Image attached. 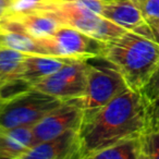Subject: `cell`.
Returning <instances> with one entry per match:
<instances>
[{
	"label": "cell",
	"mask_w": 159,
	"mask_h": 159,
	"mask_svg": "<svg viewBox=\"0 0 159 159\" xmlns=\"http://www.w3.org/2000/svg\"><path fill=\"white\" fill-rule=\"evenodd\" d=\"M150 125L148 102L141 92L126 89L102 107L84 111L79 135L82 159L113 144L139 136Z\"/></svg>",
	"instance_id": "obj_1"
},
{
	"label": "cell",
	"mask_w": 159,
	"mask_h": 159,
	"mask_svg": "<svg viewBox=\"0 0 159 159\" xmlns=\"http://www.w3.org/2000/svg\"><path fill=\"white\" fill-rule=\"evenodd\" d=\"M104 58L120 71L130 89L141 92L159 66V44L134 31L107 42Z\"/></svg>",
	"instance_id": "obj_2"
},
{
	"label": "cell",
	"mask_w": 159,
	"mask_h": 159,
	"mask_svg": "<svg viewBox=\"0 0 159 159\" xmlns=\"http://www.w3.org/2000/svg\"><path fill=\"white\" fill-rule=\"evenodd\" d=\"M34 12L51 16L60 24L74 27L102 42H111L128 32L108 19L87 9L80 0H40Z\"/></svg>",
	"instance_id": "obj_3"
},
{
	"label": "cell",
	"mask_w": 159,
	"mask_h": 159,
	"mask_svg": "<svg viewBox=\"0 0 159 159\" xmlns=\"http://www.w3.org/2000/svg\"><path fill=\"white\" fill-rule=\"evenodd\" d=\"M86 61V91L83 97L72 99L84 111L100 108L129 89L125 80L117 66L106 58H89Z\"/></svg>",
	"instance_id": "obj_4"
},
{
	"label": "cell",
	"mask_w": 159,
	"mask_h": 159,
	"mask_svg": "<svg viewBox=\"0 0 159 159\" xmlns=\"http://www.w3.org/2000/svg\"><path fill=\"white\" fill-rule=\"evenodd\" d=\"M61 102L36 89H32L0 107V132L25 125H35Z\"/></svg>",
	"instance_id": "obj_5"
},
{
	"label": "cell",
	"mask_w": 159,
	"mask_h": 159,
	"mask_svg": "<svg viewBox=\"0 0 159 159\" xmlns=\"http://www.w3.org/2000/svg\"><path fill=\"white\" fill-rule=\"evenodd\" d=\"M37 42L45 55L75 59L102 57L107 44L74 27L62 24L53 35L38 38Z\"/></svg>",
	"instance_id": "obj_6"
},
{
	"label": "cell",
	"mask_w": 159,
	"mask_h": 159,
	"mask_svg": "<svg viewBox=\"0 0 159 159\" xmlns=\"http://www.w3.org/2000/svg\"><path fill=\"white\" fill-rule=\"evenodd\" d=\"M86 84V59H73L36 84L34 89L49 94L61 102H68L83 97Z\"/></svg>",
	"instance_id": "obj_7"
},
{
	"label": "cell",
	"mask_w": 159,
	"mask_h": 159,
	"mask_svg": "<svg viewBox=\"0 0 159 159\" xmlns=\"http://www.w3.org/2000/svg\"><path fill=\"white\" fill-rule=\"evenodd\" d=\"M84 117L83 110L74 100L63 102L49 111L33 125L35 144L53 139L70 130H79Z\"/></svg>",
	"instance_id": "obj_8"
},
{
	"label": "cell",
	"mask_w": 159,
	"mask_h": 159,
	"mask_svg": "<svg viewBox=\"0 0 159 159\" xmlns=\"http://www.w3.org/2000/svg\"><path fill=\"white\" fill-rule=\"evenodd\" d=\"M22 159H82L79 130H70L53 139L37 143Z\"/></svg>",
	"instance_id": "obj_9"
},
{
	"label": "cell",
	"mask_w": 159,
	"mask_h": 159,
	"mask_svg": "<svg viewBox=\"0 0 159 159\" xmlns=\"http://www.w3.org/2000/svg\"><path fill=\"white\" fill-rule=\"evenodd\" d=\"M102 16L126 31H135L147 23L139 6L131 0H105Z\"/></svg>",
	"instance_id": "obj_10"
},
{
	"label": "cell",
	"mask_w": 159,
	"mask_h": 159,
	"mask_svg": "<svg viewBox=\"0 0 159 159\" xmlns=\"http://www.w3.org/2000/svg\"><path fill=\"white\" fill-rule=\"evenodd\" d=\"M35 145L33 125L18 126L0 132V159H22Z\"/></svg>",
	"instance_id": "obj_11"
},
{
	"label": "cell",
	"mask_w": 159,
	"mask_h": 159,
	"mask_svg": "<svg viewBox=\"0 0 159 159\" xmlns=\"http://www.w3.org/2000/svg\"><path fill=\"white\" fill-rule=\"evenodd\" d=\"M75 58L56 57L49 55H38V53H27L24 60L23 77L30 82L33 87L43 80L48 77L56 71L70 62Z\"/></svg>",
	"instance_id": "obj_12"
},
{
	"label": "cell",
	"mask_w": 159,
	"mask_h": 159,
	"mask_svg": "<svg viewBox=\"0 0 159 159\" xmlns=\"http://www.w3.org/2000/svg\"><path fill=\"white\" fill-rule=\"evenodd\" d=\"M91 159H141L139 136L118 142L94 154Z\"/></svg>",
	"instance_id": "obj_13"
},
{
	"label": "cell",
	"mask_w": 159,
	"mask_h": 159,
	"mask_svg": "<svg viewBox=\"0 0 159 159\" xmlns=\"http://www.w3.org/2000/svg\"><path fill=\"white\" fill-rule=\"evenodd\" d=\"M26 52L0 46V82L16 77H23Z\"/></svg>",
	"instance_id": "obj_14"
},
{
	"label": "cell",
	"mask_w": 159,
	"mask_h": 159,
	"mask_svg": "<svg viewBox=\"0 0 159 159\" xmlns=\"http://www.w3.org/2000/svg\"><path fill=\"white\" fill-rule=\"evenodd\" d=\"M0 46L16 49L26 53L45 55L37 39L20 32L0 27Z\"/></svg>",
	"instance_id": "obj_15"
},
{
	"label": "cell",
	"mask_w": 159,
	"mask_h": 159,
	"mask_svg": "<svg viewBox=\"0 0 159 159\" xmlns=\"http://www.w3.org/2000/svg\"><path fill=\"white\" fill-rule=\"evenodd\" d=\"M141 159H159V126L150 124L141 135Z\"/></svg>",
	"instance_id": "obj_16"
},
{
	"label": "cell",
	"mask_w": 159,
	"mask_h": 159,
	"mask_svg": "<svg viewBox=\"0 0 159 159\" xmlns=\"http://www.w3.org/2000/svg\"><path fill=\"white\" fill-rule=\"evenodd\" d=\"M33 89V85L24 77H16L0 82V98L3 102Z\"/></svg>",
	"instance_id": "obj_17"
},
{
	"label": "cell",
	"mask_w": 159,
	"mask_h": 159,
	"mask_svg": "<svg viewBox=\"0 0 159 159\" xmlns=\"http://www.w3.org/2000/svg\"><path fill=\"white\" fill-rule=\"evenodd\" d=\"M141 93L147 100V102H150L152 100L159 97V66L147 82V84L142 89Z\"/></svg>",
	"instance_id": "obj_18"
},
{
	"label": "cell",
	"mask_w": 159,
	"mask_h": 159,
	"mask_svg": "<svg viewBox=\"0 0 159 159\" xmlns=\"http://www.w3.org/2000/svg\"><path fill=\"white\" fill-rule=\"evenodd\" d=\"M143 14L147 20L159 19V0H144L139 5Z\"/></svg>",
	"instance_id": "obj_19"
},
{
	"label": "cell",
	"mask_w": 159,
	"mask_h": 159,
	"mask_svg": "<svg viewBox=\"0 0 159 159\" xmlns=\"http://www.w3.org/2000/svg\"><path fill=\"white\" fill-rule=\"evenodd\" d=\"M148 111H149L150 124L159 126V97L148 102Z\"/></svg>",
	"instance_id": "obj_20"
},
{
	"label": "cell",
	"mask_w": 159,
	"mask_h": 159,
	"mask_svg": "<svg viewBox=\"0 0 159 159\" xmlns=\"http://www.w3.org/2000/svg\"><path fill=\"white\" fill-rule=\"evenodd\" d=\"M134 32H137V33H139V34L148 36V37L152 38V40H155L157 44H159V30L150 26L148 23H146L145 25H143V26L139 27V29L135 30Z\"/></svg>",
	"instance_id": "obj_21"
},
{
	"label": "cell",
	"mask_w": 159,
	"mask_h": 159,
	"mask_svg": "<svg viewBox=\"0 0 159 159\" xmlns=\"http://www.w3.org/2000/svg\"><path fill=\"white\" fill-rule=\"evenodd\" d=\"M13 3L14 0H0V20L7 16Z\"/></svg>",
	"instance_id": "obj_22"
},
{
	"label": "cell",
	"mask_w": 159,
	"mask_h": 159,
	"mask_svg": "<svg viewBox=\"0 0 159 159\" xmlns=\"http://www.w3.org/2000/svg\"><path fill=\"white\" fill-rule=\"evenodd\" d=\"M147 23L150 26L159 30V19H156V20H147Z\"/></svg>",
	"instance_id": "obj_23"
},
{
	"label": "cell",
	"mask_w": 159,
	"mask_h": 159,
	"mask_svg": "<svg viewBox=\"0 0 159 159\" xmlns=\"http://www.w3.org/2000/svg\"><path fill=\"white\" fill-rule=\"evenodd\" d=\"M131 1H134V2H135V3H137V5H139H139H141V3H142V2H143L144 0H131Z\"/></svg>",
	"instance_id": "obj_24"
},
{
	"label": "cell",
	"mask_w": 159,
	"mask_h": 159,
	"mask_svg": "<svg viewBox=\"0 0 159 159\" xmlns=\"http://www.w3.org/2000/svg\"><path fill=\"white\" fill-rule=\"evenodd\" d=\"M2 104H3V102H2V100H1V98H0V107L2 106Z\"/></svg>",
	"instance_id": "obj_25"
},
{
	"label": "cell",
	"mask_w": 159,
	"mask_h": 159,
	"mask_svg": "<svg viewBox=\"0 0 159 159\" xmlns=\"http://www.w3.org/2000/svg\"><path fill=\"white\" fill-rule=\"evenodd\" d=\"M14 1H16V0H14Z\"/></svg>",
	"instance_id": "obj_26"
}]
</instances>
